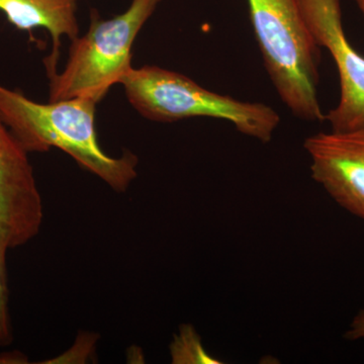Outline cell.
<instances>
[{
	"label": "cell",
	"instance_id": "3957f363",
	"mask_svg": "<svg viewBox=\"0 0 364 364\" xmlns=\"http://www.w3.org/2000/svg\"><path fill=\"white\" fill-rule=\"evenodd\" d=\"M132 107L154 122L213 117L262 143L272 140L280 117L269 105L242 102L205 90L191 78L158 66L133 68L122 81Z\"/></svg>",
	"mask_w": 364,
	"mask_h": 364
},
{
	"label": "cell",
	"instance_id": "277c9868",
	"mask_svg": "<svg viewBox=\"0 0 364 364\" xmlns=\"http://www.w3.org/2000/svg\"><path fill=\"white\" fill-rule=\"evenodd\" d=\"M162 0H133L124 14L102 20L91 13L90 30L71 41L65 69L50 78L49 102L90 98L98 102L122 83L132 66V47Z\"/></svg>",
	"mask_w": 364,
	"mask_h": 364
},
{
	"label": "cell",
	"instance_id": "8fae6325",
	"mask_svg": "<svg viewBox=\"0 0 364 364\" xmlns=\"http://www.w3.org/2000/svg\"><path fill=\"white\" fill-rule=\"evenodd\" d=\"M349 340H364V310L360 311L352 321L350 329L345 334Z\"/></svg>",
	"mask_w": 364,
	"mask_h": 364
},
{
	"label": "cell",
	"instance_id": "6da1fadb",
	"mask_svg": "<svg viewBox=\"0 0 364 364\" xmlns=\"http://www.w3.org/2000/svg\"><path fill=\"white\" fill-rule=\"evenodd\" d=\"M90 98H71L38 104L20 91L0 85V117L28 153L58 148L83 168L123 193L136 177L133 153L109 156L98 145L95 107Z\"/></svg>",
	"mask_w": 364,
	"mask_h": 364
},
{
	"label": "cell",
	"instance_id": "7c38bea8",
	"mask_svg": "<svg viewBox=\"0 0 364 364\" xmlns=\"http://www.w3.org/2000/svg\"><path fill=\"white\" fill-rule=\"evenodd\" d=\"M28 358L20 351L6 352L0 354V364L28 363Z\"/></svg>",
	"mask_w": 364,
	"mask_h": 364
},
{
	"label": "cell",
	"instance_id": "8992f818",
	"mask_svg": "<svg viewBox=\"0 0 364 364\" xmlns=\"http://www.w3.org/2000/svg\"><path fill=\"white\" fill-rule=\"evenodd\" d=\"M28 154L0 117V243L9 250L32 241L44 219Z\"/></svg>",
	"mask_w": 364,
	"mask_h": 364
},
{
	"label": "cell",
	"instance_id": "52a82bcc",
	"mask_svg": "<svg viewBox=\"0 0 364 364\" xmlns=\"http://www.w3.org/2000/svg\"><path fill=\"white\" fill-rule=\"evenodd\" d=\"M304 147L314 181L340 207L364 220V132L315 134Z\"/></svg>",
	"mask_w": 364,
	"mask_h": 364
},
{
	"label": "cell",
	"instance_id": "30bf717a",
	"mask_svg": "<svg viewBox=\"0 0 364 364\" xmlns=\"http://www.w3.org/2000/svg\"><path fill=\"white\" fill-rule=\"evenodd\" d=\"M9 249L0 243V347L14 342V329L9 312V287L6 255Z\"/></svg>",
	"mask_w": 364,
	"mask_h": 364
},
{
	"label": "cell",
	"instance_id": "ba28073f",
	"mask_svg": "<svg viewBox=\"0 0 364 364\" xmlns=\"http://www.w3.org/2000/svg\"><path fill=\"white\" fill-rule=\"evenodd\" d=\"M0 11L18 30L43 28L50 33L53 51L45 63L48 75L55 73L62 36L71 41L78 37L75 0H0Z\"/></svg>",
	"mask_w": 364,
	"mask_h": 364
},
{
	"label": "cell",
	"instance_id": "9c48e42d",
	"mask_svg": "<svg viewBox=\"0 0 364 364\" xmlns=\"http://www.w3.org/2000/svg\"><path fill=\"white\" fill-rule=\"evenodd\" d=\"M170 355L174 364H220L203 346L202 339L191 325H182L178 335L170 345Z\"/></svg>",
	"mask_w": 364,
	"mask_h": 364
},
{
	"label": "cell",
	"instance_id": "5b68a950",
	"mask_svg": "<svg viewBox=\"0 0 364 364\" xmlns=\"http://www.w3.org/2000/svg\"><path fill=\"white\" fill-rule=\"evenodd\" d=\"M306 25L318 47L326 48L337 66L340 98L325 116L333 132H364V57L345 35L341 0H298Z\"/></svg>",
	"mask_w": 364,
	"mask_h": 364
},
{
	"label": "cell",
	"instance_id": "4fadbf2b",
	"mask_svg": "<svg viewBox=\"0 0 364 364\" xmlns=\"http://www.w3.org/2000/svg\"><path fill=\"white\" fill-rule=\"evenodd\" d=\"M354 1L358 4V9H360L364 16V0H354Z\"/></svg>",
	"mask_w": 364,
	"mask_h": 364
},
{
	"label": "cell",
	"instance_id": "7a4b0ae2",
	"mask_svg": "<svg viewBox=\"0 0 364 364\" xmlns=\"http://www.w3.org/2000/svg\"><path fill=\"white\" fill-rule=\"evenodd\" d=\"M263 61L282 102L304 121L323 122L318 97L320 47L298 0H247Z\"/></svg>",
	"mask_w": 364,
	"mask_h": 364
}]
</instances>
